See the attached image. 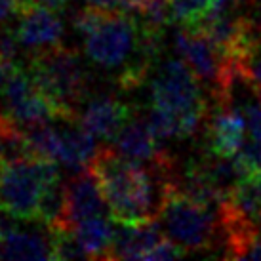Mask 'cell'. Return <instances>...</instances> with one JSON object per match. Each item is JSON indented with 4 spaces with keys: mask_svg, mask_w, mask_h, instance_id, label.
Returning <instances> with one entry per match:
<instances>
[{
    "mask_svg": "<svg viewBox=\"0 0 261 261\" xmlns=\"http://www.w3.org/2000/svg\"><path fill=\"white\" fill-rule=\"evenodd\" d=\"M175 160L141 166L124 159L115 147H99L92 162L113 219L118 223H145L159 218L170 193Z\"/></svg>",
    "mask_w": 261,
    "mask_h": 261,
    "instance_id": "1",
    "label": "cell"
},
{
    "mask_svg": "<svg viewBox=\"0 0 261 261\" xmlns=\"http://www.w3.org/2000/svg\"><path fill=\"white\" fill-rule=\"evenodd\" d=\"M160 33L122 10H103L95 25L82 35V46L92 63L115 73L126 90L138 88L151 71L159 51Z\"/></svg>",
    "mask_w": 261,
    "mask_h": 261,
    "instance_id": "2",
    "label": "cell"
},
{
    "mask_svg": "<svg viewBox=\"0 0 261 261\" xmlns=\"http://www.w3.org/2000/svg\"><path fill=\"white\" fill-rule=\"evenodd\" d=\"M223 208V206H221ZM183 195L170 187L166 200L159 212L160 229L168 240L185 254L212 250L218 240L223 246V212Z\"/></svg>",
    "mask_w": 261,
    "mask_h": 261,
    "instance_id": "3",
    "label": "cell"
},
{
    "mask_svg": "<svg viewBox=\"0 0 261 261\" xmlns=\"http://www.w3.org/2000/svg\"><path fill=\"white\" fill-rule=\"evenodd\" d=\"M29 73L38 90L48 95L67 118H79V107L90 90V74L76 51L61 44L37 51L31 58Z\"/></svg>",
    "mask_w": 261,
    "mask_h": 261,
    "instance_id": "4",
    "label": "cell"
},
{
    "mask_svg": "<svg viewBox=\"0 0 261 261\" xmlns=\"http://www.w3.org/2000/svg\"><path fill=\"white\" fill-rule=\"evenodd\" d=\"M152 107L179 118L185 138L195 136L208 122V99L202 84L183 59H168L151 82Z\"/></svg>",
    "mask_w": 261,
    "mask_h": 261,
    "instance_id": "5",
    "label": "cell"
},
{
    "mask_svg": "<svg viewBox=\"0 0 261 261\" xmlns=\"http://www.w3.org/2000/svg\"><path fill=\"white\" fill-rule=\"evenodd\" d=\"M59 164L38 156L0 166V212L37 221L44 189L59 175Z\"/></svg>",
    "mask_w": 261,
    "mask_h": 261,
    "instance_id": "6",
    "label": "cell"
},
{
    "mask_svg": "<svg viewBox=\"0 0 261 261\" xmlns=\"http://www.w3.org/2000/svg\"><path fill=\"white\" fill-rule=\"evenodd\" d=\"M15 35L23 48L37 54V51L59 46L65 37V25L61 21V17L56 14V10L38 6L31 0H25Z\"/></svg>",
    "mask_w": 261,
    "mask_h": 261,
    "instance_id": "7",
    "label": "cell"
},
{
    "mask_svg": "<svg viewBox=\"0 0 261 261\" xmlns=\"http://www.w3.org/2000/svg\"><path fill=\"white\" fill-rule=\"evenodd\" d=\"M65 202V227H74L80 221H86L95 216H103L109 210L99 179L92 166L80 170L67 181Z\"/></svg>",
    "mask_w": 261,
    "mask_h": 261,
    "instance_id": "8",
    "label": "cell"
},
{
    "mask_svg": "<svg viewBox=\"0 0 261 261\" xmlns=\"http://www.w3.org/2000/svg\"><path fill=\"white\" fill-rule=\"evenodd\" d=\"M134 116L130 105L115 95H95L79 113V122L97 139H115Z\"/></svg>",
    "mask_w": 261,
    "mask_h": 261,
    "instance_id": "9",
    "label": "cell"
},
{
    "mask_svg": "<svg viewBox=\"0 0 261 261\" xmlns=\"http://www.w3.org/2000/svg\"><path fill=\"white\" fill-rule=\"evenodd\" d=\"M115 149L124 159L141 166H154L170 156L166 151L160 149L159 139L154 138V134L149 128L147 118L136 115L118 132V136L115 138Z\"/></svg>",
    "mask_w": 261,
    "mask_h": 261,
    "instance_id": "10",
    "label": "cell"
},
{
    "mask_svg": "<svg viewBox=\"0 0 261 261\" xmlns=\"http://www.w3.org/2000/svg\"><path fill=\"white\" fill-rule=\"evenodd\" d=\"M166 239L159 221L120 223L115 227L109 259H147L152 250Z\"/></svg>",
    "mask_w": 261,
    "mask_h": 261,
    "instance_id": "11",
    "label": "cell"
},
{
    "mask_svg": "<svg viewBox=\"0 0 261 261\" xmlns=\"http://www.w3.org/2000/svg\"><path fill=\"white\" fill-rule=\"evenodd\" d=\"M248 138V122L242 109L231 103L219 105V111L208 118V149L218 154H239Z\"/></svg>",
    "mask_w": 261,
    "mask_h": 261,
    "instance_id": "12",
    "label": "cell"
},
{
    "mask_svg": "<svg viewBox=\"0 0 261 261\" xmlns=\"http://www.w3.org/2000/svg\"><path fill=\"white\" fill-rule=\"evenodd\" d=\"M61 128V151H59V164L73 172H80L92 166L95 154L99 151L97 138L88 132L76 120H63Z\"/></svg>",
    "mask_w": 261,
    "mask_h": 261,
    "instance_id": "13",
    "label": "cell"
},
{
    "mask_svg": "<svg viewBox=\"0 0 261 261\" xmlns=\"http://www.w3.org/2000/svg\"><path fill=\"white\" fill-rule=\"evenodd\" d=\"M223 214L261 227V172H248L223 202Z\"/></svg>",
    "mask_w": 261,
    "mask_h": 261,
    "instance_id": "14",
    "label": "cell"
},
{
    "mask_svg": "<svg viewBox=\"0 0 261 261\" xmlns=\"http://www.w3.org/2000/svg\"><path fill=\"white\" fill-rule=\"evenodd\" d=\"M2 257L4 259H54L51 232L12 229L2 237Z\"/></svg>",
    "mask_w": 261,
    "mask_h": 261,
    "instance_id": "15",
    "label": "cell"
},
{
    "mask_svg": "<svg viewBox=\"0 0 261 261\" xmlns=\"http://www.w3.org/2000/svg\"><path fill=\"white\" fill-rule=\"evenodd\" d=\"M80 246L84 248L88 259H109L115 227L105 216H95L71 227Z\"/></svg>",
    "mask_w": 261,
    "mask_h": 261,
    "instance_id": "16",
    "label": "cell"
},
{
    "mask_svg": "<svg viewBox=\"0 0 261 261\" xmlns=\"http://www.w3.org/2000/svg\"><path fill=\"white\" fill-rule=\"evenodd\" d=\"M240 73L246 80L259 92L261 95V23L252 21V37L248 42L246 50L237 61Z\"/></svg>",
    "mask_w": 261,
    "mask_h": 261,
    "instance_id": "17",
    "label": "cell"
},
{
    "mask_svg": "<svg viewBox=\"0 0 261 261\" xmlns=\"http://www.w3.org/2000/svg\"><path fill=\"white\" fill-rule=\"evenodd\" d=\"M168 2L172 6L175 21L187 27H193L200 19H204L216 4V0H168Z\"/></svg>",
    "mask_w": 261,
    "mask_h": 261,
    "instance_id": "18",
    "label": "cell"
},
{
    "mask_svg": "<svg viewBox=\"0 0 261 261\" xmlns=\"http://www.w3.org/2000/svg\"><path fill=\"white\" fill-rule=\"evenodd\" d=\"M147 124H149V128H151V132L154 134V138L159 139V141L174 139V138H185L179 118L174 116L172 113H168V111L159 109V107H152L149 111Z\"/></svg>",
    "mask_w": 261,
    "mask_h": 261,
    "instance_id": "19",
    "label": "cell"
},
{
    "mask_svg": "<svg viewBox=\"0 0 261 261\" xmlns=\"http://www.w3.org/2000/svg\"><path fill=\"white\" fill-rule=\"evenodd\" d=\"M138 14L139 21L154 33H162V29L168 27L170 21L174 19V12H172V6L168 0H151L145 8L139 10Z\"/></svg>",
    "mask_w": 261,
    "mask_h": 261,
    "instance_id": "20",
    "label": "cell"
},
{
    "mask_svg": "<svg viewBox=\"0 0 261 261\" xmlns=\"http://www.w3.org/2000/svg\"><path fill=\"white\" fill-rule=\"evenodd\" d=\"M25 0H0V27H6L8 23L19 17Z\"/></svg>",
    "mask_w": 261,
    "mask_h": 261,
    "instance_id": "21",
    "label": "cell"
},
{
    "mask_svg": "<svg viewBox=\"0 0 261 261\" xmlns=\"http://www.w3.org/2000/svg\"><path fill=\"white\" fill-rule=\"evenodd\" d=\"M88 6L99 8V10H107V12H113V10H122L124 4L122 0H86Z\"/></svg>",
    "mask_w": 261,
    "mask_h": 261,
    "instance_id": "22",
    "label": "cell"
},
{
    "mask_svg": "<svg viewBox=\"0 0 261 261\" xmlns=\"http://www.w3.org/2000/svg\"><path fill=\"white\" fill-rule=\"evenodd\" d=\"M31 2H35L38 6H44V8H50V10H63V8L69 4V0H31Z\"/></svg>",
    "mask_w": 261,
    "mask_h": 261,
    "instance_id": "23",
    "label": "cell"
},
{
    "mask_svg": "<svg viewBox=\"0 0 261 261\" xmlns=\"http://www.w3.org/2000/svg\"><path fill=\"white\" fill-rule=\"evenodd\" d=\"M151 0H122L124 10H130V12H139L141 8H145Z\"/></svg>",
    "mask_w": 261,
    "mask_h": 261,
    "instance_id": "24",
    "label": "cell"
},
{
    "mask_svg": "<svg viewBox=\"0 0 261 261\" xmlns=\"http://www.w3.org/2000/svg\"><path fill=\"white\" fill-rule=\"evenodd\" d=\"M12 65L14 63H6V61L0 59V101H2V92H4V84H6V79H8V71H10Z\"/></svg>",
    "mask_w": 261,
    "mask_h": 261,
    "instance_id": "25",
    "label": "cell"
},
{
    "mask_svg": "<svg viewBox=\"0 0 261 261\" xmlns=\"http://www.w3.org/2000/svg\"><path fill=\"white\" fill-rule=\"evenodd\" d=\"M244 2H254V0H216L214 8H229V6H242Z\"/></svg>",
    "mask_w": 261,
    "mask_h": 261,
    "instance_id": "26",
    "label": "cell"
},
{
    "mask_svg": "<svg viewBox=\"0 0 261 261\" xmlns=\"http://www.w3.org/2000/svg\"><path fill=\"white\" fill-rule=\"evenodd\" d=\"M2 246H4V244H2V234H0V257H2Z\"/></svg>",
    "mask_w": 261,
    "mask_h": 261,
    "instance_id": "27",
    "label": "cell"
}]
</instances>
